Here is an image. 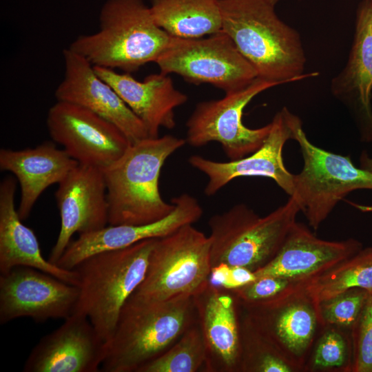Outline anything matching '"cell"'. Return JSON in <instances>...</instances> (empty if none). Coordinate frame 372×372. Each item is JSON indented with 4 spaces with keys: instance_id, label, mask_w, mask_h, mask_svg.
I'll return each mask as SVG.
<instances>
[{
    "instance_id": "1",
    "label": "cell",
    "mask_w": 372,
    "mask_h": 372,
    "mask_svg": "<svg viewBox=\"0 0 372 372\" xmlns=\"http://www.w3.org/2000/svg\"><path fill=\"white\" fill-rule=\"evenodd\" d=\"M222 31L259 78L286 84L318 75L304 73L306 56L298 32L282 21L268 0H220Z\"/></svg>"
},
{
    "instance_id": "2",
    "label": "cell",
    "mask_w": 372,
    "mask_h": 372,
    "mask_svg": "<svg viewBox=\"0 0 372 372\" xmlns=\"http://www.w3.org/2000/svg\"><path fill=\"white\" fill-rule=\"evenodd\" d=\"M186 143L167 134L146 138L128 147L103 169L108 204V225H141L160 220L174 209L160 193L159 178L166 160Z\"/></svg>"
},
{
    "instance_id": "3",
    "label": "cell",
    "mask_w": 372,
    "mask_h": 372,
    "mask_svg": "<svg viewBox=\"0 0 372 372\" xmlns=\"http://www.w3.org/2000/svg\"><path fill=\"white\" fill-rule=\"evenodd\" d=\"M196 320L194 297L155 302L132 294L105 343L101 371L138 372L172 347Z\"/></svg>"
},
{
    "instance_id": "4",
    "label": "cell",
    "mask_w": 372,
    "mask_h": 372,
    "mask_svg": "<svg viewBox=\"0 0 372 372\" xmlns=\"http://www.w3.org/2000/svg\"><path fill=\"white\" fill-rule=\"evenodd\" d=\"M99 21L97 32L79 36L68 48L93 66L135 72L155 63L173 37L156 24L143 0H107Z\"/></svg>"
},
{
    "instance_id": "5",
    "label": "cell",
    "mask_w": 372,
    "mask_h": 372,
    "mask_svg": "<svg viewBox=\"0 0 372 372\" xmlns=\"http://www.w3.org/2000/svg\"><path fill=\"white\" fill-rule=\"evenodd\" d=\"M156 238L92 255L74 269L79 295L73 313L83 314L106 343L123 306L143 280Z\"/></svg>"
},
{
    "instance_id": "6",
    "label": "cell",
    "mask_w": 372,
    "mask_h": 372,
    "mask_svg": "<svg viewBox=\"0 0 372 372\" xmlns=\"http://www.w3.org/2000/svg\"><path fill=\"white\" fill-rule=\"evenodd\" d=\"M300 211L297 200L291 196L265 216L244 203L213 215L208 221L211 267L225 264L254 272L264 267L279 251Z\"/></svg>"
},
{
    "instance_id": "7",
    "label": "cell",
    "mask_w": 372,
    "mask_h": 372,
    "mask_svg": "<svg viewBox=\"0 0 372 372\" xmlns=\"http://www.w3.org/2000/svg\"><path fill=\"white\" fill-rule=\"evenodd\" d=\"M288 116L292 139L298 143L304 161L301 172L293 174L292 196L309 226L316 231L347 194L357 189H372V174L355 167L349 156L313 145L300 118L290 111Z\"/></svg>"
},
{
    "instance_id": "8",
    "label": "cell",
    "mask_w": 372,
    "mask_h": 372,
    "mask_svg": "<svg viewBox=\"0 0 372 372\" xmlns=\"http://www.w3.org/2000/svg\"><path fill=\"white\" fill-rule=\"evenodd\" d=\"M192 225L156 238L145 276L133 296L163 302L194 297L207 287L211 269V239Z\"/></svg>"
},
{
    "instance_id": "9",
    "label": "cell",
    "mask_w": 372,
    "mask_h": 372,
    "mask_svg": "<svg viewBox=\"0 0 372 372\" xmlns=\"http://www.w3.org/2000/svg\"><path fill=\"white\" fill-rule=\"evenodd\" d=\"M160 72L194 84L209 83L225 94L242 90L258 74L223 31L194 39L173 37L155 62Z\"/></svg>"
},
{
    "instance_id": "10",
    "label": "cell",
    "mask_w": 372,
    "mask_h": 372,
    "mask_svg": "<svg viewBox=\"0 0 372 372\" xmlns=\"http://www.w3.org/2000/svg\"><path fill=\"white\" fill-rule=\"evenodd\" d=\"M280 83L256 78L245 88L220 99L196 104L186 122V143L199 147L217 142L229 161L243 158L259 149L267 138L271 122L256 129L242 123L245 107L258 94Z\"/></svg>"
},
{
    "instance_id": "11",
    "label": "cell",
    "mask_w": 372,
    "mask_h": 372,
    "mask_svg": "<svg viewBox=\"0 0 372 372\" xmlns=\"http://www.w3.org/2000/svg\"><path fill=\"white\" fill-rule=\"evenodd\" d=\"M46 124L52 139L71 158L102 170L132 143L115 125L71 103L57 101L48 110Z\"/></svg>"
},
{
    "instance_id": "12",
    "label": "cell",
    "mask_w": 372,
    "mask_h": 372,
    "mask_svg": "<svg viewBox=\"0 0 372 372\" xmlns=\"http://www.w3.org/2000/svg\"><path fill=\"white\" fill-rule=\"evenodd\" d=\"M78 286L39 269L19 266L0 276V324L28 317L37 322L73 313Z\"/></svg>"
},
{
    "instance_id": "13",
    "label": "cell",
    "mask_w": 372,
    "mask_h": 372,
    "mask_svg": "<svg viewBox=\"0 0 372 372\" xmlns=\"http://www.w3.org/2000/svg\"><path fill=\"white\" fill-rule=\"evenodd\" d=\"M54 195L60 212L61 229L48 260L56 265L73 234L94 231L108 225L103 172L78 163L59 183Z\"/></svg>"
},
{
    "instance_id": "14",
    "label": "cell",
    "mask_w": 372,
    "mask_h": 372,
    "mask_svg": "<svg viewBox=\"0 0 372 372\" xmlns=\"http://www.w3.org/2000/svg\"><path fill=\"white\" fill-rule=\"evenodd\" d=\"M289 111L283 107L275 114L270 132L262 146L243 158L228 162L215 161L200 155L189 158L190 165L208 178L204 189L206 196L214 195L232 180L243 176L271 178L289 196H292L293 174L287 170L282 158L284 145L293 137Z\"/></svg>"
},
{
    "instance_id": "15",
    "label": "cell",
    "mask_w": 372,
    "mask_h": 372,
    "mask_svg": "<svg viewBox=\"0 0 372 372\" xmlns=\"http://www.w3.org/2000/svg\"><path fill=\"white\" fill-rule=\"evenodd\" d=\"M65 72L55 90L57 101L84 107L118 127L132 143L149 138L142 121L115 90L81 55L66 48L63 52Z\"/></svg>"
},
{
    "instance_id": "16",
    "label": "cell",
    "mask_w": 372,
    "mask_h": 372,
    "mask_svg": "<svg viewBox=\"0 0 372 372\" xmlns=\"http://www.w3.org/2000/svg\"><path fill=\"white\" fill-rule=\"evenodd\" d=\"M105 342L88 318L73 313L42 337L27 358L23 372H98Z\"/></svg>"
},
{
    "instance_id": "17",
    "label": "cell",
    "mask_w": 372,
    "mask_h": 372,
    "mask_svg": "<svg viewBox=\"0 0 372 372\" xmlns=\"http://www.w3.org/2000/svg\"><path fill=\"white\" fill-rule=\"evenodd\" d=\"M174 209L163 219L141 225H108L94 231L79 234L71 241L56 262L72 270L85 258L107 251L121 249L138 242L169 235L181 227L194 224L203 216L198 200L187 193L172 199Z\"/></svg>"
},
{
    "instance_id": "18",
    "label": "cell",
    "mask_w": 372,
    "mask_h": 372,
    "mask_svg": "<svg viewBox=\"0 0 372 372\" xmlns=\"http://www.w3.org/2000/svg\"><path fill=\"white\" fill-rule=\"evenodd\" d=\"M362 248V243L354 238L339 241L319 238L305 225L296 222L274 258L254 273L256 278L277 276L307 282Z\"/></svg>"
},
{
    "instance_id": "19",
    "label": "cell",
    "mask_w": 372,
    "mask_h": 372,
    "mask_svg": "<svg viewBox=\"0 0 372 372\" xmlns=\"http://www.w3.org/2000/svg\"><path fill=\"white\" fill-rule=\"evenodd\" d=\"M304 289L274 304L242 307L299 370L304 369L306 357L321 326L318 306Z\"/></svg>"
},
{
    "instance_id": "20",
    "label": "cell",
    "mask_w": 372,
    "mask_h": 372,
    "mask_svg": "<svg viewBox=\"0 0 372 372\" xmlns=\"http://www.w3.org/2000/svg\"><path fill=\"white\" fill-rule=\"evenodd\" d=\"M194 298L207 352V372H239L238 303L228 289L210 282Z\"/></svg>"
},
{
    "instance_id": "21",
    "label": "cell",
    "mask_w": 372,
    "mask_h": 372,
    "mask_svg": "<svg viewBox=\"0 0 372 372\" xmlns=\"http://www.w3.org/2000/svg\"><path fill=\"white\" fill-rule=\"evenodd\" d=\"M93 67L142 121L149 138L158 137L161 127H175L174 110L186 103L188 97L174 87L169 74L161 72L151 74L139 81L130 73Z\"/></svg>"
},
{
    "instance_id": "22",
    "label": "cell",
    "mask_w": 372,
    "mask_h": 372,
    "mask_svg": "<svg viewBox=\"0 0 372 372\" xmlns=\"http://www.w3.org/2000/svg\"><path fill=\"white\" fill-rule=\"evenodd\" d=\"M332 94L351 105L364 138L372 141V0L358 5L348 61L331 82Z\"/></svg>"
},
{
    "instance_id": "23",
    "label": "cell",
    "mask_w": 372,
    "mask_h": 372,
    "mask_svg": "<svg viewBox=\"0 0 372 372\" xmlns=\"http://www.w3.org/2000/svg\"><path fill=\"white\" fill-rule=\"evenodd\" d=\"M17 181L12 176L0 184V273L30 267L49 273L65 282L78 286L79 275L51 263L42 256L34 231L22 223L14 206Z\"/></svg>"
},
{
    "instance_id": "24",
    "label": "cell",
    "mask_w": 372,
    "mask_h": 372,
    "mask_svg": "<svg viewBox=\"0 0 372 372\" xmlns=\"http://www.w3.org/2000/svg\"><path fill=\"white\" fill-rule=\"evenodd\" d=\"M77 165L64 149L50 142L21 150L1 149L0 169L14 174L20 185L17 211L21 220L28 218L44 190L59 184Z\"/></svg>"
},
{
    "instance_id": "25",
    "label": "cell",
    "mask_w": 372,
    "mask_h": 372,
    "mask_svg": "<svg viewBox=\"0 0 372 372\" xmlns=\"http://www.w3.org/2000/svg\"><path fill=\"white\" fill-rule=\"evenodd\" d=\"M156 24L172 37L194 39L222 30L220 0H149Z\"/></svg>"
},
{
    "instance_id": "26",
    "label": "cell",
    "mask_w": 372,
    "mask_h": 372,
    "mask_svg": "<svg viewBox=\"0 0 372 372\" xmlns=\"http://www.w3.org/2000/svg\"><path fill=\"white\" fill-rule=\"evenodd\" d=\"M353 288L364 289L372 294V247L362 248L308 280L304 289L318 306L320 302Z\"/></svg>"
},
{
    "instance_id": "27",
    "label": "cell",
    "mask_w": 372,
    "mask_h": 372,
    "mask_svg": "<svg viewBox=\"0 0 372 372\" xmlns=\"http://www.w3.org/2000/svg\"><path fill=\"white\" fill-rule=\"evenodd\" d=\"M241 353L239 372H293L288 360L246 313L240 318Z\"/></svg>"
},
{
    "instance_id": "28",
    "label": "cell",
    "mask_w": 372,
    "mask_h": 372,
    "mask_svg": "<svg viewBox=\"0 0 372 372\" xmlns=\"http://www.w3.org/2000/svg\"><path fill=\"white\" fill-rule=\"evenodd\" d=\"M207 362L206 344L197 318L172 347L138 372L206 371Z\"/></svg>"
},
{
    "instance_id": "29",
    "label": "cell",
    "mask_w": 372,
    "mask_h": 372,
    "mask_svg": "<svg viewBox=\"0 0 372 372\" xmlns=\"http://www.w3.org/2000/svg\"><path fill=\"white\" fill-rule=\"evenodd\" d=\"M318 338L308 367L311 371L351 372V337L340 328L328 326Z\"/></svg>"
},
{
    "instance_id": "30",
    "label": "cell",
    "mask_w": 372,
    "mask_h": 372,
    "mask_svg": "<svg viewBox=\"0 0 372 372\" xmlns=\"http://www.w3.org/2000/svg\"><path fill=\"white\" fill-rule=\"evenodd\" d=\"M307 283L282 276H267L229 291L240 307H261L288 299L304 289Z\"/></svg>"
},
{
    "instance_id": "31",
    "label": "cell",
    "mask_w": 372,
    "mask_h": 372,
    "mask_svg": "<svg viewBox=\"0 0 372 372\" xmlns=\"http://www.w3.org/2000/svg\"><path fill=\"white\" fill-rule=\"evenodd\" d=\"M369 296L364 289L353 288L320 302L318 311L321 326H333L351 331Z\"/></svg>"
},
{
    "instance_id": "32",
    "label": "cell",
    "mask_w": 372,
    "mask_h": 372,
    "mask_svg": "<svg viewBox=\"0 0 372 372\" xmlns=\"http://www.w3.org/2000/svg\"><path fill=\"white\" fill-rule=\"evenodd\" d=\"M353 347L351 372H372V294L351 331Z\"/></svg>"
},
{
    "instance_id": "33",
    "label": "cell",
    "mask_w": 372,
    "mask_h": 372,
    "mask_svg": "<svg viewBox=\"0 0 372 372\" xmlns=\"http://www.w3.org/2000/svg\"><path fill=\"white\" fill-rule=\"evenodd\" d=\"M254 271L239 266L225 264L211 267L209 282L228 290H232L256 279Z\"/></svg>"
},
{
    "instance_id": "34",
    "label": "cell",
    "mask_w": 372,
    "mask_h": 372,
    "mask_svg": "<svg viewBox=\"0 0 372 372\" xmlns=\"http://www.w3.org/2000/svg\"><path fill=\"white\" fill-rule=\"evenodd\" d=\"M360 168L372 174V157L366 152H363L360 157Z\"/></svg>"
},
{
    "instance_id": "35",
    "label": "cell",
    "mask_w": 372,
    "mask_h": 372,
    "mask_svg": "<svg viewBox=\"0 0 372 372\" xmlns=\"http://www.w3.org/2000/svg\"><path fill=\"white\" fill-rule=\"evenodd\" d=\"M270 3L273 5H276L280 0H268Z\"/></svg>"
}]
</instances>
